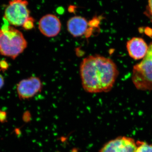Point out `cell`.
I'll return each instance as SVG.
<instances>
[{
    "label": "cell",
    "mask_w": 152,
    "mask_h": 152,
    "mask_svg": "<svg viewBox=\"0 0 152 152\" xmlns=\"http://www.w3.org/2000/svg\"><path fill=\"white\" fill-rule=\"evenodd\" d=\"M80 74L84 89L87 92L94 94L111 91L119 75V71L110 58L95 55L83 60Z\"/></svg>",
    "instance_id": "6da1fadb"
},
{
    "label": "cell",
    "mask_w": 152,
    "mask_h": 152,
    "mask_svg": "<svg viewBox=\"0 0 152 152\" xmlns=\"http://www.w3.org/2000/svg\"><path fill=\"white\" fill-rule=\"evenodd\" d=\"M4 23L0 29V55L14 60L26 48L28 42L21 32Z\"/></svg>",
    "instance_id": "7a4b0ae2"
},
{
    "label": "cell",
    "mask_w": 152,
    "mask_h": 152,
    "mask_svg": "<svg viewBox=\"0 0 152 152\" xmlns=\"http://www.w3.org/2000/svg\"><path fill=\"white\" fill-rule=\"evenodd\" d=\"M132 79L138 90L152 91V42L145 58L133 67Z\"/></svg>",
    "instance_id": "3957f363"
},
{
    "label": "cell",
    "mask_w": 152,
    "mask_h": 152,
    "mask_svg": "<svg viewBox=\"0 0 152 152\" xmlns=\"http://www.w3.org/2000/svg\"><path fill=\"white\" fill-rule=\"evenodd\" d=\"M28 3L26 0H12L4 12V20L10 26H23L30 18Z\"/></svg>",
    "instance_id": "277c9868"
},
{
    "label": "cell",
    "mask_w": 152,
    "mask_h": 152,
    "mask_svg": "<svg viewBox=\"0 0 152 152\" xmlns=\"http://www.w3.org/2000/svg\"><path fill=\"white\" fill-rule=\"evenodd\" d=\"M42 83L40 79L36 77H31L19 82L17 86V91L21 99H27L34 96L40 92Z\"/></svg>",
    "instance_id": "5b68a950"
},
{
    "label": "cell",
    "mask_w": 152,
    "mask_h": 152,
    "mask_svg": "<svg viewBox=\"0 0 152 152\" xmlns=\"http://www.w3.org/2000/svg\"><path fill=\"white\" fill-rule=\"evenodd\" d=\"M137 147L133 139L119 137L106 143L100 152H135Z\"/></svg>",
    "instance_id": "8992f818"
},
{
    "label": "cell",
    "mask_w": 152,
    "mask_h": 152,
    "mask_svg": "<svg viewBox=\"0 0 152 152\" xmlns=\"http://www.w3.org/2000/svg\"><path fill=\"white\" fill-rule=\"evenodd\" d=\"M61 28V22L55 15H45L41 18L39 21V30L43 35L47 37H56L59 34Z\"/></svg>",
    "instance_id": "52a82bcc"
},
{
    "label": "cell",
    "mask_w": 152,
    "mask_h": 152,
    "mask_svg": "<svg viewBox=\"0 0 152 152\" xmlns=\"http://www.w3.org/2000/svg\"><path fill=\"white\" fill-rule=\"evenodd\" d=\"M126 47L129 56L136 60L143 59L149 49V45L145 40L138 37H134L129 40Z\"/></svg>",
    "instance_id": "ba28073f"
},
{
    "label": "cell",
    "mask_w": 152,
    "mask_h": 152,
    "mask_svg": "<svg viewBox=\"0 0 152 152\" xmlns=\"http://www.w3.org/2000/svg\"><path fill=\"white\" fill-rule=\"evenodd\" d=\"M88 22L81 16H75L68 20L67 27L69 32L75 37L84 35L88 29Z\"/></svg>",
    "instance_id": "9c48e42d"
},
{
    "label": "cell",
    "mask_w": 152,
    "mask_h": 152,
    "mask_svg": "<svg viewBox=\"0 0 152 152\" xmlns=\"http://www.w3.org/2000/svg\"><path fill=\"white\" fill-rule=\"evenodd\" d=\"M137 144L135 152H152V145L145 142L137 143Z\"/></svg>",
    "instance_id": "30bf717a"
},
{
    "label": "cell",
    "mask_w": 152,
    "mask_h": 152,
    "mask_svg": "<svg viewBox=\"0 0 152 152\" xmlns=\"http://www.w3.org/2000/svg\"><path fill=\"white\" fill-rule=\"evenodd\" d=\"M145 14L152 22V0H148Z\"/></svg>",
    "instance_id": "8fae6325"
},
{
    "label": "cell",
    "mask_w": 152,
    "mask_h": 152,
    "mask_svg": "<svg viewBox=\"0 0 152 152\" xmlns=\"http://www.w3.org/2000/svg\"><path fill=\"white\" fill-rule=\"evenodd\" d=\"M34 27V19L30 17L27 21L25 23L23 26V27L26 30H30L33 28Z\"/></svg>",
    "instance_id": "7c38bea8"
},
{
    "label": "cell",
    "mask_w": 152,
    "mask_h": 152,
    "mask_svg": "<svg viewBox=\"0 0 152 152\" xmlns=\"http://www.w3.org/2000/svg\"><path fill=\"white\" fill-rule=\"evenodd\" d=\"M8 64L7 62L4 61H0V68L3 70H5L8 68Z\"/></svg>",
    "instance_id": "4fadbf2b"
},
{
    "label": "cell",
    "mask_w": 152,
    "mask_h": 152,
    "mask_svg": "<svg viewBox=\"0 0 152 152\" xmlns=\"http://www.w3.org/2000/svg\"><path fill=\"white\" fill-rule=\"evenodd\" d=\"M7 118V114L5 112L0 111V122H3Z\"/></svg>",
    "instance_id": "5bb4252c"
},
{
    "label": "cell",
    "mask_w": 152,
    "mask_h": 152,
    "mask_svg": "<svg viewBox=\"0 0 152 152\" xmlns=\"http://www.w3.org/2000/svg\"><path fill=\"white\" fill-rule=\"evenodd\" d=\"M5 84L4 78L0 74V89L4 87Z\"/></svg>",
    "instance_id": "9a60e30c"
}]
</instances>
